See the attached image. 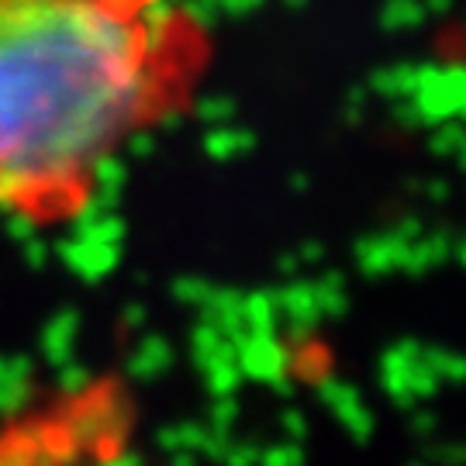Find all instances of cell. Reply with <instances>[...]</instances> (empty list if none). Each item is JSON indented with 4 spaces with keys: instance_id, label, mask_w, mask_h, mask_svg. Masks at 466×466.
<instances>
[{
    "instance_id": "1",
    "label": "cell",
    "mask_w": 466,
    "mask_h": 466,
    "mask_svg": "<svg viewBox=\"0 0 466 466\" xmlns=\"http://www.w3.org/2000/svg\"><path fill=\"white\" fill-rule=\"evenodd\" d=\"M208 66L180 0H0V215H86L107 163L184 115Z\"/></svg>"
},
{
    "instance_id": "2",
    "label": "cell",
    "mask_w": 466,
    "mask_h": 466,
    "mask_svg": "<svg viewBox=\"0 0 466 466\" xmlns=\"http://www.w3.org/2000/svg\"><path fill=\"white\" fill-rule=\"evenodd\" d=\"M104 439L117 446L125 439V394L111 383L76 390L49 411H35L11 421V429L0 435V456L38 460L49 442H63L59 456H80L76 442H86L90 456H107L100 450Z\"/></svg>"
}]
</instances>
